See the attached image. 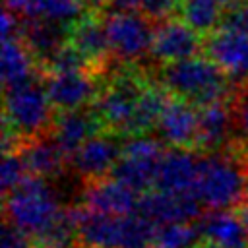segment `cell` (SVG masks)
I'll return each instance as SVG.
<instances>
[{
  "label": "cell",
  "mask_w": 248,
  "mask_h": 248,
  "mask_svg": "<svg viewBox=\"0 0 248 248\" xmlns=\"http://www.w3.org/2000/svg\"><path fill=\"white\" fill-rule=\"evenodd\" d=\"M147 76L170 95L188 99L196 107L229 101L236 89V83L207 54L157 64L153 70L147 68Z\"/></svg>",
  "instance_id": "obj_1"
},
{
  "label": "cell",
  "mask_w": 248,
  "mask_h": 248,
  "mask_svg": "<svg viewBox=\"0 0 248 248\" xmlns=\"http://www.w3.org/2000/svg\"><path fill=\"white\" fill-rule=\"evenodd\" d=\"M194 196L207 209L232 211L248 200V161L236 143L223 151L202 153Z\"/></svg>",
  "instance_id": "obj_2"
},
{
  "label": "cell",
  "mask_w": 248,
  "mask_h": 248,
  "mask_svg": "<svg viewBox=\"0 0 248 248\" xmlns=\"http://www.w3.org/2000/svg\"><path fill=\"white\" fill-rule=\"evenodd\" d=\"M60 211V194L43 176L29 174L4 198L6 223L35 240L45 234Z\"/></svg>",
  "instance_id": "obj_3"
},
{
  "label": "cell",
  "mask_w": 248,
  "mask_h": 248,
  "mask_svg": "<svg viewBox=\"0 0 248 248\" xmlns=\"http://www.w3.org/2000/svg\"><path fill=\"white\" fill-rule=\"evenodd\" d=\"M157 225L141 213L107 215L81 209L78 240L83 248H151Z\"/></svg>",
  "instance_id": "obj_4"
},
{
  "label": "cell",
  "mask_w": 248,
  "mask_h": 248,
  "mask_svg": "<svg viewBox=\"0 0 248 248\" xmlns=\"http://www.w3.org/2000/svg\"><path fill=\"white\" fill-rule=\"evenodd\" d=\"M147 81V68L130 66H120L103 81L97 99L91 103L103 126V132H112L116 136L128 138L136 103Z\"/></svg>",
  "instance_id": "obj_5"
},
{
  "label": "cell",
  "mask_w": 248,
  "mask_h": 248,
  "mask_svg": "<svg viewBox=\"0 0 248 248\" xmlns=\"http://www.w3.org/2000/svg\"><path fill=\"white\" fill-rule=\"evenodd\" d=\"M56 108L52 107L43 78H37L21 87L6 91L4 101V130L14 132L21 145L33 138L52 130Z\"/></svg>",
  "instance_id": "obj_6"
},
{
  "label": "cell",
  "mask_w": 248,
  "mask_h": 248,
  "mask_svg": "<svg viewBox=\"0 0 248 248\" xmlns=\"http://www.w3.org/2000/svg\"><path fill=\"white\" fill-rule=\"evenodd\" d=\"M112 58L120 66L145 68L143 62L151 56L155 21L141 12H108L103 14Z\"/></svg>",
  "instance_id": "obj_7"
},
{
  "label": "cell",
  "mask_w": 248,
  "mask_h": 248,
  "mask_svg": "<svg viewBox=\"0 0 248 248\" xmlns=\"http://www.w3.org/2000/svg\"><path fill=\"white\" fill-rule=\"evenodd\" d=\"M163 141L157 136L140 134L124 138L122 155L110 170V178L132 188L134 192H143L155 186L159 161L165 153Z\"/></svg>",
  "instance_id": "obj_8"
},
{
  "label": "cell",
  "mask_w": 248,
  "mask_h": 248,
  "mask_svg": "<svg viewBox=\"0 0 248 248\" xmlns=\"http://www.w3.org/2000/svg\"><path fill=\"white\" fill-rule=\"evenodd\" d=\"M70 45L78 48V52L87 62L89 70L97 74L103 81L120 68V64L112 58L107 29L103 16L87 14L79 21L70 27Z\"/></svg>",
  "instance_id": "obj_9"
},
{
  "label": "cell",
  "mask_w": 248,
  "mask_h": 248,
  "mask_svg": "<svg viewBox=\"0 0 248 248\" xmlns=\"http://www.w3.org/2000/svg\"><path fill=\"white\" fill-rule=\"evenodd\" d=\"M43 83L56 112L89 107L103 87V79L91 70L46 74L43 76Z\"/></svg>",
  "instance_id": "obj_10"
},
{
  "label": "cell",
  "mask_w": 248,
  "mask_h": 248,
  "mask_svg": "<svg viewBox=\"0 0 248 248\" xmlns=\"http://www.w3.org/2000/svg\"><path fill=\"white\" fill-rule=\"evenodd\" d=\"M207 54L234 83L248 81V31L219 27L203 37Z\"/></svg>",
  "instance_id": "obj_11"
},
{
  "label": "cell",
  "mask_w": 248,
  "mask_h": 248,
  "mask_svg": "<svg viewBox=\"0 0 248 248\" xmlns=\"http://www.w3.org/2000/svg\"><path fill=\"white\" fill-rule=\"evenodd\" d=\"M203 52V35L194 31L184 19L169 17L157 21L151 58L157 64L192 58Z\"/></svg>",
  "instance_id": "obj_12"
},
{
  "label": "cell",
  "mask_w": 248,
  "mask_h": 248,
  "mask_svg": "<svg viewBox=\"0 0 248 248\" xmlns=\"http://www.w3.org/2000/svg\"><path fill=\"white\" fill-rule=\"evenodd\" d=\"M124 138L112 132H99L89 138L74 155H70L68 163L72 170L83 180H97L110 172L116 161L122 155Z\"/></svg>",
  "instance_id": "obj_13"
},
{
  "label": "cell",
  "mask_w": 248,
  "mask_h": 248,
  "mask_svg": "<svg viewBox=\"0 0 248 248\" xmlns=\"http://www.w3.org/2000/svg\"><path fill=\"white\" fill-rule=\"evenodd\" d=\"M200 161L202 153L194 151L192 147L165 149L159 161L155 188L163 192L194 194L196 180L200 174Z\"/></svg>",
  "instance_id": "obj_14"
},
{
  "label": "cell",
  "mask_w": 248,
  "mask_h": 248,
  "mask_svg": "<svg viewBox=\"0 0 248 248\" xmlns=\"http://www.w3.org/2000/svg\"><path fill=\"white\" fill-rule=\"evenodd\" d=\"M202 203L194 194H176V192H147L140 198L138 213L147 217L155 225L170 223H190L200 219Z\"/></svg>",
  "instance_id": "obj_15"
},
{
  "label": "cell",
  "mask_w": 248,
  "mask_h": 248,
  "mask_svg": "<svg viewBox=\"0 0 248 248\" xmlns=\"http://www.w3.org/2000/svg\"><path fill=\"white\" fill-rule=\"evenodd\" d=\"M155 132L157 138L170 147H196L198 107L188 99L170 95L159 116Z\"/></svg>",
  "instance_id": "obj_16"
},
{
  "label": "cell",
  "mask_w": 248,
  "mask_h": 248,
  "mask_svg": "<svg viewBox=\"0 0 248 248\" xmlns=\"http://www.w3.org/2000/svg\"><path fill=\"white\" fill-rule=\"evenodd\" d=\"M232 134L234 120L231 99L198 107V136L194 149L202 153L223 151L232 143Z\"/></svg>",
  "instance_id": "obj_17"
},
{
  "label": "cell",
  "mask_w": 248,
  "mask_h": 248,
  "mask_svg": "<svg viewBox=\"0 0 248 248\" xmlns=\"http://www.w3.org/2000/svg\"><path fill=\"white\" fill-rule=\"evenodd\" d=\"M132 188L120 184L114 178H97L87 180L81 190L83 209L107 215H128L134 213L140 205V200Z\"/></svg>",
  "instance_id": "obj_18"
},
{
  "label": "cell",
  "mask_w": 248,
  "mask_h": 248,
  "mask_svg": "<svg viewBox=\"0 0 248 248\" xmlns=\"http://www.w3.org/2000/svg\"><path fill=\"white\" fill-rule=\"evenodd\" d=\"M103 132V126L93 110V107H83L76 110H64L56 112L54 124H52V138L58 141L62 151L68 155H74L89 138Z\"/></svg>",
  "instance_id": "obj_19"
},
{
  "label": "cell",
  "mask_w": 248,
  "mask_h": 248,
  "mask_svg": "<svg viewBox=\"0 0 248 248\" xmlns=\"http://www.w3.org/2000/svg\"><path fill=\"white\" fill-rule=\"evenodd\" d=\"M19 39L33 54L41 70V66L70 41V25L46 19H23Z\"/></svg>",
  "instance_id": "obj_20"
},
{
  "label": "cell",
  "mask_w": 248,
  "mask_h": 248,
  "mask_svg": "<svg viewBox=\"0 0 248 248\" xmlns=\"http://www.w3.org/2000/svg\"><path fill=\"white\" fill-rule=\"evenodd\" d=\"M19 155L25 163L27 172L33 176H60L64 167L68 165V155L62 151L50 132L25 141L19 147Z\"/></svg>",
  "instance_id": "obj_21"
},
{
  "label": "cell",
  "mask_w": 248,
  "mask_h": 248,
  "mask_svg": "<svg viewBox=\"0 0 248 248\" xmlns=\"http://www.w3.org/2000/svg\"><path fill=\"white\" fill-rule=\"evenodd\" d=\"M203 240L223 248H248V229L238 213L211 209L198 221Z\"/></svg>",
  "instance_id": "obj_22"
},
{
  "label": "cell",
  "mask_w": 248,
  "mask_h": 248,
  "mask_svg": "<svg viewBox=\"0 0 248 248\" xmlns=\"http://www.w3.org/2000/svg\"><path fill=\"white\" fill-rule=\"evenodd\" d=\"M41 76L39 64L19 37L4 39L2 45V83L4 91L21 87Z\"/></svg>",
  "instance_id": "obj_23"
},
{
  "label": "cell",
  "mask_w": 248,
  "mask_h": 248,
  "mask_svg": "<svg viewBox=\"0 0 248 248\" xmlns=\"http://www.w3.org/2000/svg\"><path fill=\"white\" fill-rule=\"evenodd\" d=\"M170 93L157 81L149 79L147 85L143 87L138 103H136V110L132 116V124H130V136H140V134H149L151 130H155L159 116L165 108V105L169 103Z\"/></svg>",
  "instance_id": "obj_24"
},
{
  "label": "cell",
  "mask_w": 248,
  "mask_h": 248,
  "mask_svg": "<svg viewBox=\"0 0 248 248\" xmlns=\"http://www.w3.org/2000/svg\"><path fill=\"white\" fill-rule=\"evenodd\" d=\"M223 14L225 6L219 0H182L178 10V17L203 37L219 29Z\"/></svg>",
  "instance_id": "obj_25"
},
{
  "label": "cell",
  "mask_w": 248,
  "mask_h": 248,
  "mask_svg": "<svg viewBox=\"0 0 248 248\" xmlns=\"http://www.w3.org/2000/svg\"><path fill=\"white\" fill-rule=\"evenodd\" d=\"M87 12L79 0H31L27 19H46L62 25H74Z\"/></svg>",
  "instance_id": "obj_26"
},
{
  "label": "cell",
  "mask_w": 248,
  "mask_h": 248,
  "mask_svg": "<svg viewBox=\"0 0 248 248\" xmlns=\"http://www.w3.org/2000/svg\"><path fill=\"white\" fill-rule=\"evenodd\" d=\"M203 236L198 227L190 223L157 225L151 248H200Z\"/></svg>",
  "instance_id": "obj_27"
},
{
  "label": "cell",
  "mask_w": 248,
  "mask_h": 248,
  "mask_svg": "<svg viewBox=\"0 0 248 248\" xmlns=\"http://www.w3.org/2000/svg\"><path fill=\"white\" fill-rule=\"evenodd\" d=\"M231 108L238 143L248 145V81L236 83V89L231 97Z\"/></svg>",
  "instance_id": "obj_28"
},
{
  "label": "cell",
  "mask_w": 248,
  "mask_h": 248,
  "mask_svg": "<svg viewBox=\"0 0 248 248\" xmlns=\"http://www.w3.org/2000/svg\"><path fill=\"white\" fill-rule=\"evenodd\" d=\"M27 169H25V163L19 155V151H10V153H4V159H2V190H4V196L10 194L14 188H17L25 178H27Z\"/></svg>",
  "instance_id": "obj_29"
},
{
  "label": "cell",
  "mask_w": 248,
  "mask_h": 248,
  "mask_svg": "<svg viewBox=\"0 0 248 248\" xmlns=\"http://www.w3.org/2000/svg\"><path fill=\"white\" fill-rule=\"evenodd\" d=\"M180 2L182 0H141L140 12L157 23L169 17H176L180 10Z\"/></svg>",
  "instance_id": "obj_30"
},
{
  "label": "cell",
  "mask_w": 248,
  "mask_h": 248,
  "mask_svg": "<svg viewBox=\"0 0 248 248\" xmlns=\"http://www.w3.org/2000/svg\"><path fill=\"white\" fill-rule=\"evenodd\" d=\"M219 27H232L248 31V0H238L232 6L225 8Z\"/></svg>",
  "instance_id": "obj_31"
},
{
  "label": "cell",
  "mask_w": 248,
  "mask_h": 248,
  "mask_svg": "<svg viewBox=\"0 0 248 248\" xmlns=\"http://www.w3.org/2000/svg\"><path fill=\"white\" fill-rule=\"evenodd\" d=\"M110 12H140L141 0H108Z\"/></svg>",
  "instance_id": "obj_32"
},
{
  "label": "cell",
  "mask_w": 248,
  "mask_h": 248,
  "mask_svg": "<svg viewBox=\"0 0 248 248\" xmlns=\"http://www.w3.org/2000/svg\"><path fill=\"white\" fill-rule=\"evenodd\" d=\"M79 4L87 14H93V16H103L105 10L108 8V0H79Z\"/></svg>",
  "instance_id": "obj_33"
},
{
  "label": "cell",
  "mask_w": 248,
  "mask_h": 248,
  "mask_svg": "<svg viewBox=\"0 0 248 248\" xmlns=\"http://www.w3.org/2000/svg\"><path fill=\"white\" fill-rule=\"evenodd\" d=\"M238 215H240V219H242V223L246 225V229H248V200L244 202V205L240 207V211H238Z\"/></svg>",
  "instance_id": "obj_34"
},
{
  "label": "cell",
  "mask_w": 248,
  "mask_h": 248,
  "mask_svg": "<svg viewBox=\"0 0 248 248\" xmlns=\"http://www.w3.org/2000/svg\"><path fill=\"white\" fill-rule=\"evenodd\" d=\"M200 248H223V246H219V244H213V242H207V240H203Z\"/></svg>",
  "instance_id": "obj_35"
},
{
  "label": "cell",
  "mask_w": 248,
  "mask_h": 248,
  "mask_svg": "<svg viewBox=\"0 0 248 248\" xmlns=\"http://www.w3.org/2000/svg\"><path fill=\"white\" fill-rule=\"evenodd\" d=\"M219 2H221L225 8H229V6H232V4H234V2H238V0H219Z\"/></svg>",
  "instance_id": "obj_36"
},
{
  "label": "cell",
  "mask_w": 248,
  "mask_h": 248,
  "mask_svg": "<svg viewBox=\"0 0 248 248\" xmlns=\"http://www.w3.org/2000/svg\"><path fill=\"white\" fill-rule=\"evenodd\" d=\"M25 248H43V246H41V244H37V242H35V244H31V242H29Z\"/></svg>",
  "instance_id": "obj_37"
},
{
  "label": "cell",
  "mask_w": 248,
  "mask_h": 248,
  "mask_svg": "<svg viewBox=\"0 0 248 248\" xmlns=\"http://www.w3.org/2000/svg\"><path fill=\"white\" fill-rule=\"evenodd\" d=\"M242 153H244V157H246V161H248V147L244 145V149H242Z\"/></svg>",
  "instance_id": "obj_38"
}]
</instances>
